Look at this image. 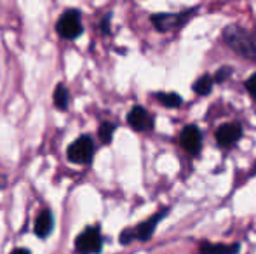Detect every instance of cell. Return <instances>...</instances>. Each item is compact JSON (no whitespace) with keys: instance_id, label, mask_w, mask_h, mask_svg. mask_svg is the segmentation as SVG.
<instances>
[{"instance_id":"1","label":"cell","mask_w":256,"mask_h":254,"mask_svg":"<svg viewBox=\"0 0 256 254\" xmlns=\"http://www.w3.org/2000/svg\"><path fill=\"white\" fill-rule=\"evenodd\" d=\"M223 40L240 58L256 61V33L239 24H228L223 28Z\"/></svg>"},{"instance_id":"19","label":"cell","mask_w":256,"mask_h":254,"mask_svg":"<svg viewBox=\"0 0 256 254\" xmlns=\"http://www.w3.org/2000/svg\"><path fill=\"white\" fill-rule=\"evenodd\" d=\"M10 254H32V253L28 251V249H24V248H20V249H14Z\"/></svg>"},{"instance_id":"17","label":"cell","mask_w":256,"mask_h":254,"mask_svg":"<svg viewBox=\"0 0 256 254\" xmlns=\"http://www.w3.org/2000/svg\"><path fill=\"white\" fill-rule=\"evenodd\" d=\"M244 85H246L248 92H250V94L253 96V99L256 101V73L251 75V77L248 78L246 82H244Z\"/></svg>"},{"instance_id":"3","label":"cell","mask_w":256,"mask_h":254,"mask_svg":"<svg viewBox=\"0 0 256 254\" xmlns=\"http://www.w3.org/2000/svg\"><path fill=\"white\" fill-rule=\"evenodd\" d=\"M94 139L89 134H82L68 146L66 157L72 164H77V166H89L94 159Z\"/></svg>"},{"instance_id":"4","label":"cell","mask_w":256,"mask_h":254,"mask_svg":"<svg viewBox=\"0 0 256 254\" xmlns=\"http://www.w3.org/2000/svg\"><path fill=\"white\" fill-rule=\"evenodd\" d=\"M75 251L78 254H100L103 251V235L100 227H86L75 239Z\"/></svg>"},{"instance_id":"21","label":"cell","mask_w":256,"mask_h":254,"mask_svg":"<svg viewBox=\"0 0 256 254\" xmlns=\"http://www.w3.org/2000/svg\"><path fill=\"white\" fill-rule=\"evenodd\" d=\"M254 174H256V164L253 166V171H251V173H250V176H254Z\"/></svg>"},{"instance_id":"8","label":"cell","mask_w":256,"mask_h":254,"mask_svg":"<svg viewBox=\"0 0 256 254\" xmlns=\"http://www.w3.org/2000/svg\"><path fill=\"white\" fill-rule=\"evenodd\" d=\"M180 143L190 155H199L202 150V132L197 126H185L180 132Z\"/></svg>"},{"instance_id":"20","label":"cell","mask_w":256,"mask_h":254,"mask_svg":"<svg viewBox=\"0 0 256 254\" xmlns=\"http://www.w3.org/2000/svg\"><path fill=\"white\" fill-rule=\"evenodd\" d=\"M6 180H7V178L4 176V174H0V188H4V187H6Z\"/></svg>"},{"instance_id":"9","label":"cell","mask_w":256,"mask_h":254,"mask_svg":"<svg viewBox=\"0 0 256 254\" xmlns=\"http://www.w3.org/2000/svg\"><path fill=\"white\" fill-rule=\"evenodd\" d=\"M128 124L131 126V129L138 132H145V131H152L154 129V117L146 112V108H143L142 105H134L131 110L128 112Z\"/></svg>"},{"instance_id":"12","label":"cell","mask_w":256,"mask_h":254,"mask_svg":"<svg viewBox=\"0 0 256 254\" xmlns=\"http://www.w3.org/2000/svg\"><path fill=\"white\" fill-rule=\"evenodd\" d=\"M52 101H54V106H56L58 110H61V112H64V110L68 108V105H70V91H68V87L64 84H58L56 89H54L52 92Z\"/></svg>"},{"instance_id":"5","label":"cell","mask_w":256,"mask_h":254,"mask_svg":"<svg viewBox=\"0 0 256 254\" xmlns=\"http://www.w3.org/2000/svg\"><path fill=\"white\" fill-rule=\"evenodd\" d=\"M194 12H196V9H185L182 12H158L152 14L150 21L157 31H171L182 28L194 16Z\"/></svg>"},{"instance_id":"16","label":"cell","mask_w":256,"mask_h":254,"mask_svg":"<svg viewBox=\"0 0 256 254\" xmlns=\"http://www.w3.org/2000/svg\"><path fill=\"white\" fill-rule=\"evenodd\" d=\"M234 73V68L232 66H222L216 70V73L212 75V82L214 84H223L225 80H228Z\"/></svg>"},{"instance_id":"7","label":"cell","mask_w":256,"mask_h":254,"mask_svg":"<svg viewBox=\"0 0 256 254\" xmlns=\"http://www.w3.org/2000/svg\"><path fill=\"white\" fill-rule=\"evenodd\" d=\"M242 126L237 122H226L220 126L214 132V139L222 148H232L242 138Z\"/></svg>"},{"instance_id":"14","label":"cell","mask_w":256,"mask_h":254,"mask_svg":"<svg viewBox=\"0 0 256 254\" xmlns=\"http://www.w3.org/2000/svg\"><path fill=\"white\" fill-rule=\"evenodd\" d=\"M155 98H157V101L160 103V105H164L166 108H180V106L183 105L182 96L176 94V92H157Z\"/></svg>"},{"instance_id":"13","label":"cell","mask_w":256,"mask_h":254,"mask_svg":"<svg viewBox=\"0 0 256 254\" xmlns=\"http://www.w3.org/2000/svg\"><path fill=\"white\" fill-rule=\"evenodd\" d=\"M212 87H214V82H212V75H209V73H204L202 77H199L192 85L194 92H196L197 96L211 94Z\"/></svg>"},{"instance_id":"2","label":"cell","mask_w":256,"mask_h":254,"mask_svg":"<svg viewBox=\"0 0 256 254\" xmlns=\"http://www.w3.org/2000/svg\"><path fill=\"white\" fill-rule=\"evenodd\" d=\"M56 33L64 40H75L84 33L82 14L78 9H66L56 21Z\"/></svg>"},{"instance_id":"18","label":"cell","mask_w":256,"mask_h":254,"mask_svg":"<svg viewBox=\"0 0 256 254\" xmlns=\"http://www.w3.org/2000/svg\"><path fill=\"white\" fill-rule=\"evenodd\" d=\"M110 21H112V14L108 12L106 16H103L102 23H100V30H102V33H103V35L110 33Z\"/></svg>"},{"instance_id":"6","label":"cell","mask_w":256,"mask_h":254,"mask_svg":"<svg viewBox=\"0 0 256 254\" xmlns=\"http://www.w3.org/2000/svg\"><path fill=\"white\" fill-rule=\"evenodd\" d=\"M169 214V207H162L158 213H155L154 216H150L148 220L142 221L138 227L132 228V235H134V241H140V242H148L152 239V235L155 234L157 230L158 223L164 220L166 216Z\"/></svg>"},{"instance_id":"15","label":"cell","mask_w":256,"mask_h":254,"mask_svg":"<svg viewBox=\"0 0 256 254\" xmlns=\"http://www.w3.org/2000/svg\"><path fill=\"white\" fill-rule=\"evenodd\" d=\"M115 129H117V126H115L114 122H103L102 126L98 127V136H100V139H102L103 145L112 143V138H114Z\"/></svg>"},{"instance_id":"10","label":"cell","mask_w":256,"mask_h":254,"mask_svg":"<svg viewBox=\"0 0 256 254\" xmlns=\"http://www.w3.org/2000/svg\"><path fill=\"white\" fill-rule=\"evenodd\" d=\"M54 230V216L49 209H44L38 213L34 225V232L38 239H48Z\"/></svg>"},{"instance_id":"11","label":"cell","mask_w":256,"mask_h":254,"mask_svg":"<svg viewBox=\"0 0 256 254\" xmlns=\"http://www.w3.org/2000/svg\"><path fill=\"white\" fill-rule=\"evenodd\" d=\"M240 244L232 242V244H212V242H202L199 246V254H239Z\"/></svg>"}]
</instances>
